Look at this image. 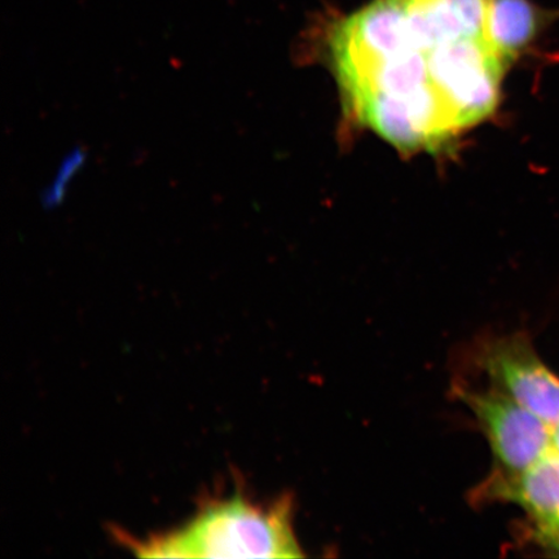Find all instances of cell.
<instances>
[{"label": "cell", "mask_w": 559, "mask_h": 559, "mask_svg": "<svg viewBox=\"0 0 559 559\" xmlns=\"http://www.w3.org/2000/svg\"><path fill=\"white\" fill-rule=\"evenodd\" d=\"M558 17L559 12L542 10L531 0H489L485 38L509 66Z\"/></svg>", "instance_id": "cell-5"}, {"label": "cell", "mask_w": 559, "mask_h": 559, "mask_svg": "<svg viewBox=\"0 0 559 559\" xmlns=\"http://www.w3.org/2000/svg\"><path fill=\"white\" fill-rule=\"evenodd\" d=\"M120 539L148 558H299L289 496L257 504L241 489L205 500L183 527L146 540Z\"/></svg>", "instance_id": "cell-1"}, {"label": "cell", "mask_w": 559, "mask_h": 559, "mask_svg": "<svg viewBox=\"0 0 559 559\" xmlns=\"http://www.w3.org/2000/svg\"><path fill=\"white\" fill-rule=\"evenodd\" d=\"M551 447L559 454V424L554 429V439H551Z\"/></svg>", "instance_id": "cell-7"}, {"label": "cell", "mask_w": 559, "mask_h": 559, "mask_svg": "<svg viewBox=\"0 0 559 559\" xmlns=\"http://www.w3.org/2000/svg\"><path fill=\"white\" fill-rule=\"evenodd\" d=\"M86 159V151L83 148H76L72 153L62 160V165L58 173V177L52 183V187L48 188L45 191L44 195H41V202H44L45 207H56L59 206L64 199L67 187L69 181L72 180V177L83 166Z\"/></svg>", "instance_id": "cell-6"}, {"label": "cell", "mask_w": 559, "mask_h": 559, "mask_svg": "<svg viewBox=\"0 0 559 559\" xmlns=\"http://www.w3.org/2000/svg\"><path fill=\"white\" fill-rule=\"evenodd\" d=\"M453 391L485 432L496 461L495 477H516L554 449V428L493 384L456 383Z\"/></svg>", "instance_id": "cell-2"}, {"label": "cell", "mask_w": 559, "mask_h": 559, "mask_svg": "<svg viewBox=\"0 0 559 559\" xmlns=\"http://www.w3.org/2000/svg\"><path fill=\"white\" fill-rule=\"evenodd\" d=\"M474 365L489 383L551 428L559 424V379L544 365L526 335L516 333L481 342Z\"/></svg>", "instance_id": "cell-3"}, {"label": "cell", "mask_w": 559, "mask_h": 559, "mask_svg": "<svg viewBox=\"0 0 559 559\" xmlns=\"http://www.w3.org/2000/svg\"><path fill=\"white\" fill-rule=\"evenodd\" d=\"M477 499L514 502L534 522L539 539L559 548V454L554 449L516 477L491 475Z\"/></svg>", "instance_id": "cell-4"}, {"label": "cell", "mask_w": 559, "mask_h": 559, "mask_svg": "<svg viewBox=\"0 0 559 559\" xmlns=\"http://www.w3.org/2000/svg\"><path fill=\"white\" fill-rule=\"evenodd\" d=\"M558 550H559V548H558Z\"/></svg>", "instance_id": "cell-8"}]
</instances>
